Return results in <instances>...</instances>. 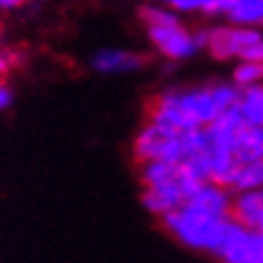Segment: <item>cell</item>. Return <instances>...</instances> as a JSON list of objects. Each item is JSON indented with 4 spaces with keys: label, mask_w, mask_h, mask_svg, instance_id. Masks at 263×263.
<instances>
[{
    "label": "cell",
    "mask_w": 263,
    "mask_h": 263,
    "mask_svg": "<svg viewBox=\"0 0 263 263\" xmlns=\"http://www.w3.org/2000/svg\"><path fill=\"white\" fill-rule=\"evenodd\" d=\"M150 41L157 46L162 56L172 58V61H181V58L193 56L198 48L193 41V32L183 29V27H167V29H147Z\"/></svg>",
    "instance_id": "8992f818"
},
{
    "label": "cell",
    "mask_w": 263,
    "mask_h": 263,
    "mask_svg": "<svg viewBox=\"0 0 263 263\" xmlns=\"http://www.w3.org/2000/svg\"><path fill=\"white\" fill-rule=\"evenodd\" d=\"M147 63V56L121 51V48H104L92 56V68L99 72H130Z\"/></svg>",
    "instance_id": "ba28073f"
},
{
    "label": "cell",
    "mask_w": 263,
    "mask_h": 263,
    "mask_svg": "<svg viewBox=\"0 0 263 263\" xmlns=\"http://www.w3.org/2000/svg\"><path fill=\"white\" fill-rule=\"evenodd\" d=\"M193 41H196V48H208L210 46V29H198V32H193Z\"/></svg>",
    "instance_id": "603a6c76"
},
{
    "label": "cell",
    "mask_w": 263,
    "mask_h": 263,
    "mask_svg": "<svg viewBox=\"0 0 263 263\" xmlns=\"http://www.w3.org/2000/svg\"><path fill=\"white\" fill-rule=\"evenodd\" d=\"M232 80L239 89L258 87V82H263V63H249V61H239V65L232 72Z\"/></svg>",
    "instance_id": "ac0fdd59"
},
{
    "label": "cell",
    "mask_w": 263,
    "mask_h": 263,
    "mask_svg": "<svg viewBox=\"0 0 263 263\" xmlns=\"http://www.w3.org/2000/svg\"><path fill=\"white\" fill-rule=\"evenodd\" d=\"M251 263H263V237L256 232V244H254V261Z\"/></svg>",
    "instance_id": "cb8c5ba5"
},
{
    "label": "cell",
    "mask_w": 263,
    "mask_h": 263,
    "mask_svg": "<svg viewBox=\"0 0 263 263\" xmlns=\"http://www.w3.org/2000/svg\"><path fill=\"white\" fill-rule=\"evenodd\" d=\"M12 99H15V92L10 89L8 82H0V111H5L12 106Z\"/></svg>",
    "instance_id": "7402d4cb"
},
{
    "label": "cell",
    "mask_w": 263,
    "mask_h": 263,
    "mask_svg": "<svg viewBox=\"0 0 263 263\" xmlns=\"http://www.w3.org/2000/svg\"><path fill=\"white\" fill-rule=\"evenodd\" d=\"M164 230L176 237L183 247L196 249V251H210L217 254V249L222 247L224 232L230 220H220V217H210L205 213H198L189 205H181L174 213H167L162 217Z\"/></svg>",
    "instance_id": "6da1fadb"
},
{
    "label": "cell",
    "mask_w": 263,
    "mask_h": 263,
    "mask_svg": "<svg viewBox=\"0 0 263 263\" xmlns=\"http://www.w3.org/2000/svg\"><path fill=\"white\" fill-rule=\"evenodd\" d=\"M140 181L145 189H160L179 181V164L167 162H147L140 167Z\"/></svg>",
    "instance_id": "5bb4252c"
},
{
    "label": "cell",
    "mask_w": 263,
    "mask_h": 263,
    "mask_svg": "<svg viewBox=\"0 0 263 263\" xmlns=\"http://www.w3.org/2000/svg\"><path fill=\"white\" fill-rule=\"evenodd\" d=\"M8 70H10V61H8V56H3V53H0V78H3V75H5Z\"/></svg>",
    "instance_id": "484cf974"
},
{
    "label": "cell",
    "mask_w": 263,
    "mask_h": 263,
    "mask_svg": "<svg viewBox=\"0 0 263 263\" xmlns=\"http://www.w3.org/2000/svg\"><path fill=\"white\" fill-rule=\"evenodd\" d=\"M210 92H213V99H215L217 109H220V114H227L232 111V109H237L241 102V89L234 85V82H220V85H215V87H210Z\"/></svg>",
    "instance_id": "d6986e66"
},
{
    "label": "cell",
    "mask_w": 263,
    "mask_h": 263,
    "mask_svg": "<svg viewBox=\"0 0 263 263\" xmlns=\"http://www.w3.org/2000/svg\"><path fill=\"white\" fill-rule=\"evenodd\" d=\"M140 20L147 24V29H167V27H183L179 17L167 8H140Z\"/></svg>",
    "instance_id": "e0dca14e"
},
{
    "label": "cell",
    "mask_w": 263,
    "mask_h": 263,
    "mask_svg": "<svg viewBox=\"0 0 263 263\" xmlns=\"http://www.w3.org/2000/svg\"><path fill=\"white\" fill-rule=\"evenodd\" d=\"M263 39L258 29H244V27H213L210 29V46L208 51L217 61H230L239 58L247 48Z\"/></svg>",
    "instance_id": "3957f363"
},
{
    "label": "cell",
    "mask_w": 263,
    "mask_h": 263,
    "mask_svg": "<svg viewBox=\"0 0 263 263\" xmlns=\"http://www.w3.org/2000/svg\"><path fill=\"white\" fill-rule=\"evenodd\" d=\"M227 20L232 27H244V29L263 27V0H234Z\"/></svg>",
    "instance_id": "4fadbf2b"
},
{
    "label": "cell",
    "mask_w": 263,
    "mask_h": 263,
    "mask_svg": "<svg viewBox=\"0 0 263 263\" xmlns=\"http://www.w3.org/2000/svg\"><path fill=\"white\" fill-rule=\"evenodd\" d=\"M230 220L239 222L241 227L256 232L263 220V191H251V193H239L232 200V213Z\"/></svg>",
    "instance_id": "9c48e42d"
},
{
    "label": "cell",
    "mask_w": 263,
    "mask_h": 263,
    "mask_svg": "<svg viewBox=\"0 0 263 263\" xmlns=\"http://www.w3.org/2000/svg\"><path fill=\"white\" fill-rule=\"evenodd\" d=\"M15 8H20L17 0H0V10H15Z\"/></svg>",
    "instance_id": "d4e9b609"
},
{
    "label": "cell",
    "mask_w": 263,
    "mask_h": 263,
    "mask_svg": "<svg viewBox=\"0 0 263 263\" xmlns=\"http://www.w3.org/2000/svg\"><path fill=\"white\" fill-rule=\"evenodd\" d=\"M169 95L174 99V104L181 109L189 119L198 128H208L210 123H215L222 114L217 109L215 99L210 87H196V89H169Z\"/></svg>",
    "instance_id": "277c9868"
},
{
    "label": "cell",
    "mask_w": 263,
    "mask_h": 263,
    "mask_svg": "<svg viewBox=\"0 0 263 263\" xmlns=\"http://www.w3.org/2000/svg\"><path fill=\"white\" fill-rule=\"evenodd\" d=\"M241 119L247 126L263 128V87H249L241 89V102H239Z\"/></svg>",
    "instance_id": "9a60e30c"
},
{
    "label": "cell",
    "mask_w": 263,
    "mask_h": 263,
    "mask_svg": "<svg viewBox=\"0 0 263 263\" xmlns=\"http://www.w3.org/2000/svg\"><path fill=\"white\" fill-rule=\"evenodd\" d=\"M251 191H263V160L261 162H251L244 167L237 169L234 183H232V193L239 196V193H251Z\"/></svg>",
    "instance_id": "2e32d148"
},
{
    "label": "cell",
    "mask_w": 263,
    "mask_h": 263,
    "mask_svg": "<svg viewBox=\"0 0 263 263\" xmlns=\"http://www.w3.org/2000/svg\"><path fill=\"white\" fill-rule=\"evenodd\" d=\"M140 200H143V205L150 213L160 217H164L167 213H174L186 203L179 183H169V186H160V189H145Z\"/></svg>",
    "instance_id": "30bf717a"
},
{
    "label": "cell",
    "mask_w": 263,
    "mask_h": 263,
    "mask_svg": "<svg viewBox=\"0 0 263 263\" xmlns=\"http://www.w3.org/2000/svg\"><path fill=\"white\" fill-rule=\"evenodd\" d=\"M232 200H234V193L232 191L220 189V186H213V183H205V186H203L196 196H191L183 205L193 208V210H198V213H205V215H210V217L230 220Z\"/></svg>",
    "instance_id": "52a82bcc"
},
{
    "label": "cell",
    "mask_w": 263,
    "mask_h": 263,
    "mask_svg": "<svg viewBox=\"0 0 263 263\" xmlns=\"http://www.w3.org/2000/svg\"><path fill=\"white\" fill-rule=\"evenodd\" d=\"M133 157L143 167L147 162H167V164H181L183 162V143L181 133L167 130L160 126L140 128V133L133 140Z\"/></svg>",
    "instance_id": "7a4b0ae2"
},
{
    "label": "cell",
    "mask_w": 263,
    "mask_h": 263,
    "mask_svg": "<svg viewBox=\"0 0 263 263\" xmlns=\"http://www.w3.org/2000/svg\"><path fill=\"white\" fill-rule=\"evenodd\" d=\"M254 244H256V232L230 220L227 232H224V241L222 247L217 249L215 256L222 263H251L254 261Z\"/></svg>",
    "instance_id": "5b68a950"
},
{
    "label": "cell",
    "mask_w": 263,
    "mask_h": 263,
    "mask_svg": "<svg viewBox=\"0 0 263 263\" xmlns=\"http://www.w3.org/2000/svg\"><path fill=\"white\" fill-rule=\"evenodd\" d=\"M237 169H239V164L234 160V155H227V152H210V155H205L208 183H213V186L232 191Z\"/></svg>",
    "instance_id": "8fae6325"
},
{
    "label": "cell",
    "mask_w": 263,
    "mask_h": 263,
    "mask_svg": "<svg viewBox=\"0 0 263 263\" xmlns=\"http://www.w3.org/2000/svg\"><path fill=\"white\" fill-rule=\"evenodd\" d=\"M169 8L179 10V12H193V10L203 8V0H172Z\"/></svg>",
    "instance_id": "44dd1931"
},
{
    "label": "cell",
    "mask_w": 263,
    "mask_h": 263,
    "mask_svg": "<svg viewBox=\"0 0 263 263\" xmlns=\"http://www.w3.org/2000/svg\"><path fill=\"white\" fill-rule=\"evenodd\" d=\"M234 160L239 167L263 160V128L244 126L234 140Z\"/></svg>",
    "instance_id": "7c38bea8"
},
{
    "label": "cell",
    "mask_w": 263,
    "mask_h": 263,
    "mask_svg": "<svg viewBox=\"0 0 263 263\" xmlns=\"http://www.w3.org/2000/svg\"><path fill=\"white\" fill-rule=\"evenodd\" d=\"M239 58L241 61H249V63H263V39L258 44H254L251 48H247Z\"/></svg>",
    "instance_id": "ffe728a7"
},
{
    "label": "cell",
    "mask_w": 263,
    "mask_h": 263,
    "mask_svg": "<svg viewBox=\"0 0 263 263\" xmlns=\"http://www.w3.org/2000/svg\"><path fill=\"white\" fill-rule=\"evenodd\" d=\"M256 232H258V234L263 237V220H261V224H258V230H256Z\"/></svg>",
    "instance_id": "4316f807"
}]
</instances>
